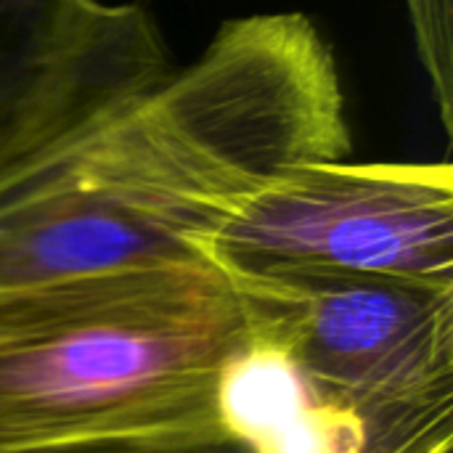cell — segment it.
Returning <instances> with one entry per match:
<instances>
[{
    "label": "cell",
    "mask_w": 453,
    "mask_h": 453,
    "mask_svg": "<svg viewBox=\"0 0 453 453\" xmlns=\"http://www.w3.org/2000/svg\"><path fill=\"white\" fill-rule=\"evenodd\" d=\"M138 3L0 0V175L170 74Z\"/></svg>",
    "instance_id": "5b68a950"
},
{
    "label": "cell",
    "mask_w": 453,
    "mask_h": 453,
    "mask_svg": "<svg viewBox=\"0 0 453 453\" xmlns=\"http://www.w3.org/2000/svg\"><path fill=\"white\" fill-rule=\"evenodd\" d=\"M218 425L247 453H369L361 419L247 324L218 380Z\"/></svg>",
    "instance_id": "8992f818"
},
{
    "label": "cell",
    "mask_w": 453,
    "mask_h": 453,
    "mask_svg": "<svg viewBox=\"0 0 453 453\" xmlns=\"http://www.w3.org/2000/svg\"><path fill=\"white\" fill-rule=\"evenodd\" d=\"M228 281L247 324L361 419L369 453H453V284L358 271Z\"/></svg>",
    "instance_id": "3957f363"
},
{
    "label": "cell",
    "mask_w": 453,
    "mask_h": 453,
    "mask_svg": "<svg viewBox=\"0 0 453 453\" xmlns=\"http://www.w3.org/2000/svg\"><path fill=\"white\" fill-rule=\"evenodd\" d=\"M417 53L425 64V72L433 82V96L446 133L453 127V37H451V3L453 0H403Z\"/></svg>",
    "instance_id": "52a82bcc"
},
{
    "label": "cell",
    "mask_w": 453,
    "mask_h": 453,
    "mask_svg": "<svg viewBox=\"0 0 453 453\" xmlns=\"http://www.w3.org/2000/svg\"><path fill=\"white\" fill-rule=\"evenodd\" d=\"M247 337L207 260L127 265L0 295V453L226 438L218 380Z\"/></svg>",
    "instance_id": "7a4b0ae2"
},
{
    "label": "cell",
    "mask_w": 453,
    "mask_h": 453,
    "mask_svg": "<svg viewBox=\"0 0 453 453\" xmlns=\"http://www.w3.org/2000/svg\"><path fill=\"white\" fill-rule=\"evenodd\" d=\"M53 453H247L231 438H218L194 446H173V449H82V451H53Z\"/></svg>",
    "instance_id": "ba28073f"
},
{
    "label": "cell",
    "mask_w": 453,
    "mask_h": 453,
    "mask_svg": "<svg viewBox=\"0 0 453 453\" xmlns=\"http://www.w3.org/2000/svg\"><path fill=\"white\" fill-rule=\"evenodd\" d=\"M202 255L228 279L358 271L453 284V170L300 162L250 191Z\"/></svg>",
    "instance_id": "277c9868"
},
{
    "label": "cell",
    "mask_w": 453,
    "mask_h": 453,
    "mask_svg": "<svg viewBox=\"0 0 453 453\" xmlns=\"http://www.w3.org/2000/svg\"><path fill=\"white\" fill-rule=\"evenodd\" d=\"M332 45L305 13L226 21L202 56L0 175V295L127 265L204 260L250 191L348 159Z\"/></svg>",
    "instance_id": "6da1fadb"
}]
</instances>
